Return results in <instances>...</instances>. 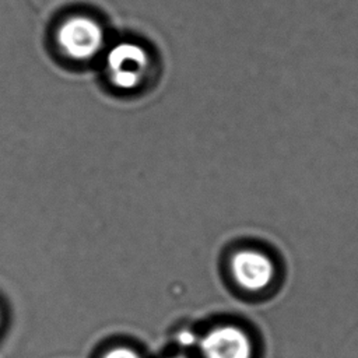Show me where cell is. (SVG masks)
I'll return each instance as SVG.
<instances>
[{
    "label": "cell",
    "instance_id": "cell-5",
    "mask_svg": "<svg viewBox=\"0 0 358 358\" xmlns=\"http://www.w3.org/2000/svg\"><path fill=\"white\" fill-rule=\"evenodd\" d=\"M103 358H141V357L138 354H136L133 350L120 347V348L110 350L108 354L103 355Z\"/></svg>",
    "mask_w": 358,
    "mask_h": 358
},
{
    "label": "cell",
    "instance_id": "cell-7",
    "mask_svg": "<svg viewBox=\"0 0 358 358\" xmlns=\"http://www.w3.org/2000/svg\"><path fill=\"white\" fill-rule=\"evenodd\" d=\"M176 358H185V357H176Z\"/></svg>",
    "mask_w": 358,
    "mask_h": 358
},
{
    "label": "cell",
    "instance_id": "cell-6",
    "mask_svg": "<svg viewBox=\"0 0 358 358\" xmlns=\"http://www.w3.org/2000/svg\"><path fill=\"white\" fill-rule=\"evenodd\" d=\"M192 340H193L192 337H189L187 334H185V336H182L180 343H182V344H190V343H192Z\"/></svg>",
    "mask_w": 358,
    "mask_h": 358
},
{
    "label": "cell",
    "instance_id": "cell-1",
    "mask_svg": "<svg viewBox=\"0 0 358 358\" xmlns=\"http://www.w3.org/2000/svg\"><path fill=\"white\" fill-rule=\"evenodd\" d=\"M55 42L62 53L71 60H88L102 48L103 29L87 14L66 17L55 31Z\"/></svg>",
    "mask_w": 358,
    "mask_h": 358
},
{
    "label": "cell",
    "instance_id": "cell-3",
    "mask_svg": "<svg viewBox=\"0 0 358 358\" xmlns=\"http://www.w3.org/2000/svg\"><path fill=\"white\" fill-rule=\"evenodd\" d=\"M235 281L246 291L257 292L270 285L274 278L273 262L256 250H241L231 260Z\"/></svg>",
    "mask_w": 358,
    "mask_h": 358
},
{
    "label": "cell",
    "instance_id": "cell-4",
    "mask_svg": "<svg viewBox=\"0 0 358 358\" xmlns=\"http://www.w3.org/2000/svg\"><path fill=\"white\" fill-rule=\"evenodd\" d=\"M203 358H252V344L245 331L234 326L211 330L200 341Z\"/></svg>",
    "mask_w": 358,
    "mask_h": 358
},
{
    "label": "cell",
    "instance_id": "cell-2",
    "mask_svg": "<svg viewBox=\"0 0 358 358\" xmlns=\"http://www.w3.org/2000/svg\"><path fill=\"white\" fill-rule=\"evenodd\" d=\"M148 66V53L140 45L130 42L113 46L106 59L109 78L120 90L138 87L147 76Z\"/></svg>",
    "mask_w": 358,
    "mask_h": 358
}]
</instances>
